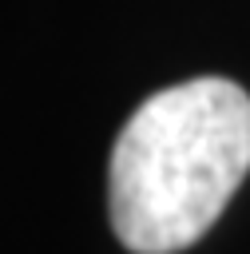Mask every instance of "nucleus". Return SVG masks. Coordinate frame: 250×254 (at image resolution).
<instances>
[{
	"label": "nucleus",
	"mask_w": 250,
	"mask_h": 254,
	"mask_svg": "<svg viewBox=\"0 0 250 254\" xmlns=\"http://www.w3.org/2000/svg\"><path fill=\"white\" fill-rule=\"evenodd\" d=\"M250 171V95L222 75L163 87L111 147V230L131 254L198 242Z\"/></svg>",
	"instance_id": "obj_1"
}]
</instances>
